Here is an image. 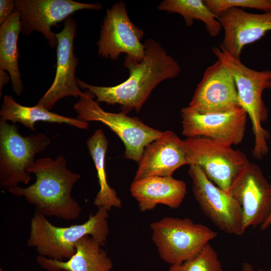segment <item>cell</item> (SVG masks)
<instances>
[{
	"label": "cell",
	"mask_w": 271,
	"mask_h": 271,
	"mask_svg": "<svg viewBox=\"0 0 271 271\" xmlns=\"http://www.w3.org/2000/svg\"><path fill=\"white\" fill-rule=\"evenodd\" d=\"M144 45L142 61L125 57L124 65L129 72L125 81L113 86H98L77 78L78 86L92 93L99 103L119 104L124 114L133 109L140 112L153 89L162 81L177 77L181 70L179 63L156 40L149 39Z\"/></svg>",
	"instance_id": "1"
},
{
	"label": "cell",
	"mask_w": 271,
	"mask_h": 271,
	"mask_svg": "<svg viewBox=\"0 0 271 271\" xmlns=\"http://www.w3.org/2000/svg\"><path fill=\"white\" fill-rule=\"evenodd\" d=\"M27 172L35 175V182L26 187L18 186L9 190V192L24 197L35 206L36 211L46 217L67 221L79 217L82 208L71 193L81 176L68 168L63 156L54 160L49 157L37 159Z\"/></svg>",
	"instance_id": "2"
},
{
	"label": "cell",
	"mask_w": 271,
	"mask_h": 271,
	"mask_svg": "<svg viewBox=\"0 0 271 271\" xmlns=\"http://www.w3.org/2000/svg\"><path fill=\"white\" fill-rule=\"evenodd\" d=\"M108 211L98 208L83 223L60 227L35 210L30 220L27 245L35 247L39 255L57 260L70 258L75 252L76 243L87 235L104 247L109 232Z\"/></svg>",
	"instance_id": "3"
},
{
	"label": "cell",
	"mask_w": 271,
	"mask_h": 271,
	"mask_svg": "<svg viewBox=\"0 0 271 271\" xmlns=\"http://www.w3.org/2000/svg\"><path fill=\"white\" fill-rule=\"evenodd\" d=\"M212 52L233 76L241 106L251 122L254 136L252 155L255 159L260 160L268 151L267 141L269 133L261 125L267 119L268 110L262 95L264 90L271 89V70L250 69L220 45L213 47Z\"/></svg>",
	"instance_id": "4"
},
{
	"label": "cell",
	"mask_w": 271,
	"mask_h": 271,
	"mask_svg": "<svg viewBox=\"0 0 271 271\" xmlns=\"http://www.w3.org/2000/svg\"><path fill=\"white\" fill-rule=\"evenodd\" d=\"M51 144L45 133L23 136L16 124L0 120V188L8 191L22 183L28 184L32 178L27 169L36 161L38 154Z\"/></svg>",
	"instance_id": "5"
},
{
	"label": "cell",
	"mask_w": 271,
	"mask_h": 271,
	"mask_svg": "<svg viewBox=\"0 0 271 271\" xmlns=\"http://www.w3.org/2000/svg\"><path fill=\"white\" fill-rule=\"evenodd\" d=\"M150 227L160 258L170 265L192 258L217 236L209 227L189 218L166 217L152 222Z\"/></svg>",
	"instance_id": "6"
},
{
	"label": "cell",
	"mask_w": 271,
	"mask_h": 271,
	"mask_svg": "<svg viewBox=\"0 0 271 271\" xmlns=\"http://www.w3.org/2000/svg\"><path fill=\"white\" fill-rule=\"evenodd\" d=\"M94 98L89 91L83 92L74 105L77 118L87 122L99 121L108 126L124 143V158L138 163L145 147L160 137L163 131L150 127L138 118L128 116L122 112L106 111Z\"/></svg>",
	"instance_id": "7"
},
{
	"label": "cell",
	"mask_w": 271,
	"mask_h": 271,
	"mask_svg": "<svg viewBox=\"0 0 271 271\" xmlns=\"http://www.w3.org/2000/svg\"><path fill=\"white\" fill-rule=\"evenodd\" d=\"M191 165L199 167L215 185L228 192L234 179L249 162L241 151L204 137L183 140Z\"/></svg>",
	"instance_id": "8"
},
{
	"label": "cell",
	"mask_w": 271,
	"mask_h": 271,
	"mask_svg": "<svg viewBox=\"0 0 271 271\" xmlns=\"http://www.w3.org/2000/svg\"><path fill=\"white\" fill-rule=\"evenodd\" d=\"M188 174L194 196L206 217L225 233L243 234L242 210L238 202L211 182L198 166L190 165Z\"/></svg>",
	"instance_id": "9"
},
{
	"label": "cell",
	"mask_w": 271,
	"mask_h": 271,
	"mask_svg": "<svg viewBox=\"0 0 271 271\" xmlns=\"http://www.w3.org/2000/svg\"><path fill=\"white\" fill-rule=\"evenodd\" d=\"M144 31L130 20L124 2H116L106 10L97 43L98 55L117 59L121 53L138 61L145 55V46L141 43Z\"/></svg>",
	"instance_id": "10"
},
{
	"label": "cell",
	"mask_w": 271,
	"mask_h": 271,
	"mask_svg": "<svg viewBox=\"0 0 271 271\" xmlns=\"http://www.w3.org/2000/svg\"><path fill=\"white\" fill-rule=\"evenodd\" d=\"M247 114L242 107L232 110L200 113L188 106L182 108V133L187 138L204 137L232 146L240 144Z\"/></svg>",
	"instance_id": "11"
},
{
	"label": "cell",
	"mask_w": 271,
	"mask_h": 271,
	"mask_svg": "<svg viewBox=\"0 0 271 271\" xmlns=\"http://www.w3.org/2000/svg\"><path fill=\"white\" fill-rule=\"evenodd\" d=\"M16 9L20 14L22 33H42L52 48L57 46L52 27L65 21L75 12L81 10H100V3L85 4L72 0H15Z\"/></svg>",
	"instance_id": "12"
},
{
	"label": "cell",
	"mask_w": 271,
	"mask_h": 271,
	"mask_svg": "<svg viewBox=\"0 0 271 271\" xmlns=\"http://www.w3.org/2000/svg\"><path fill=\"white\" fill-rule=\"evenodd\" d=\"M229 193L242 210L243 229L263 224L271 213V184L261 168L249 162L233 181Z\"/></svg>",
	"instance_id": "13"
},
{
	"label": "cell",
	"mask_w": 271,
	"mask_h": 271,
	"mask_svg": "<svg viewBox=\"0 0 271 271\" xmlns=\"http://www.w3.org/2000/svg\"><path fill=\"white\" fill-rule=\"evenodd\" d=\"M76 23L71 16L64 21L62 30L55 33L57 40V66L54 81L38 104L50 110L61 99L68 96L80 97V90L75 76L79 60L74 51Z\"/></svg>",
	"instance_id": "14"
},
{
	"label": "cell",
	"mask_w": 271,
	"mask_h": 271,
	"mask_svg": "<svg viewBox=\"0 0 271 271\" xmlns=\"http://www.w3.org/2000/svg\"><path fill=\"white\" fill-rule=\"evenodd\" d=\"M188 106L200 113L242 107L233 76L219 60L206 69Z\"/></svg>",
	"instance_id": "15"
},
{
	"label": "cell",
	"mask_w": 271,
	"mask_h": 271,
	"mask_svg": "<svg viewBox=\"0 0 271 271\" xmlns=\"http://www.w3.org/2000/svg\"><path fill=\"white\" fill-rule=\"evenodd\" d=\"M217 20L224 30L220 46L238 60H240L245 46L258 41L271 31V12L253 14L231 8L219 16Z\"/></svg>",
	"instance_id": "16"
},
{
	"label": "cell",
	"mask_w": 271,
	"mask_h": 271,
	"mask_svg": "<svg viewBox=\"0 0 271 271\" xmlns=\"http://www.w3.org/2000/svg\"><path fill=\"white\" fill-rule=\"evenodd\" d=\"M133 181L152 176H172L181 166L191 165L183 140L172 130L147 145L138 163Z\"/></svg>",
	"instance_id": "17"
},
{
	"label": "cell",
	"mask_w": 271,
	"mask_h": 271,
	"mask_svg": "<svg viewBox=\"0 0 271 271\" xmlns=\"http://www.w3.org/2000/svg\"><path fill=\"white\" fill-rule=\"evenodd\" d=\"M141 212L154 209L158 204L172 209L180 207L187 194L185 182L172 176H152L133 181L130 187Z\"/></svg>",
	"instance_id": "18"
},
{
	"label": "cell",
	"mask_w": 271,
	"mask_h": 271,
	"mask_svg": "<svg viewBox=\"0 0 271 271\" xmlns=\"http://www.w3.org/2000/svg\"><path fill=\"white\" fill-rule=\"evenodd\" d=\"M97 241L87 235L76 244L74 254L66 260H57L41 255L38 264L48 271H112V261Z\"/></svg>",
	"instance_id": "19"
},
{
	"label": "cell",
	"mask_w": 271,
	"mask_h": 271,
	"mask_svg": "<svg viewBox=\"0 0 271 271\" xmlns=\"http://www.w3.org/2000/svg\"><path fill=\"white\" fill-rule=\"evenodd\" d=\"M0 116V120L11 121L13 124L20 123L34 131L35 124L38 121L64 123L81 129H87L89 127L87 122L51 112L38 103L32 107L21 105L9 95L4 97Z\"/></svg>",
	"instance_id": "20"
},
{
	"label": "cell",
	"mask_w": 271,
	"mask_h": 271,
	"mask_svg": "<svg viewBox=\"0 0 271 271\" xmlns=\"http://www.w3.org/2000/svg\"><path fill=\"white\" fill-rule=\"evenodd\" d=\"M21 31L20 14L16 9L0 27V69L9 73L13 90L18 96L24 90L18 63V40Z\"/></svg>",
	"instance_id": "21"
},
{
	"label": "cell",
	"mask_w": 271,
	"mask_h": 271,
	"mask_svg": "<svg viewBox=\"0 0 271 271\" xmlns=\"http://www.w3.org/2000/svg\"><path fill=\"white\" fill-rule=\"evenodd\" d=\"M90 155L94 162L96 171L99 189L93 201L98 208L110 211L112 208H120L122 203L116 191L108 184L105 167V159L108 142L103 132L99 128L86 141Z\"/></svg>",
	"instance_id": "22"
},
{
	"label": "cell",
	"mask_w": 271,
	"mask_h": 271,
	"mask_svg": "<svg viewBox=\"0 0 271 271\" xmlns=\"http://www.w3.org/2000/svg\"><path fill=\"white\" fill-rule=\"evenodd\" d=\"M158 8L160 11L181 15L188 27L192 26L194 20L202 21L209 34L213 37L218 35L222 29L217 17L202 0H164Z\"/></svg>",
	"instance_id": "23"
},
{
	"label": "cell",
	"mask_w": 271,
	"mask_h": 271,
	"mask_svg": "<svg viewBox=\"0 0 271 271\" xmlns=\"http://www.w3.org/2000/svg\"><path fill=\"white\" fill-rule=\"evenodd\" d=\"M169 271H223L217 252L208 243L194 257L170 265Z\"/></svg>",
	"instance_id": "24"
},
{
	"label": "cell",
	"mask_w": 271,
	"mask_h": 271,
	"mask_svg": "<svg viewBox=\"0 0 271 271\" xmlns=\"http://www.w3.org/2000/svg\"><path fill=\"white\" fill-rule=\"evenodd\" d=\"M210 11L218 17L231 8L255 9L271 12V0H204Z\"/></svg>",
	"instance_id": "25"
},
{
	"label": "cell",
	"mask_w": 271,
	"mask_h": 271,
	"mask_svg": "<svg viewBox=\"0 0 271 271\" xmlns=\"http://www.w3.org/2000/svg\"><path fill=\"white\" fill-rule=\"evenodd\" d=\"M16 9L15 1L1 0L0 1V25L13 14Z\"/></svg>",
	"instance_id": "26"
},
{
	"label": "cell",
	"mask_w": 271,
	"mask_h": 271,
	"mask_svg": "<svg viewBox=\"0 0 271 271\" xmlns=\"http://www.w3.org/2000/svg\"><path fill=\"white\" fill-rule=\"evenodd\" d=\"M11 80L10 76L7 73L6 71L0 69V96L2 95V90L3 87Z\"/></svg>",
	"instance_id": "27"
},
{
	"label": "cell",
	"mask_w": 271,
	"mask_h": 271,
	"mask_svg": "<svg viewBox=\"0 0 271 271\" xmlns=\"http://www.w3.org/2000/svg\"><path fill=\"white\" fill-rule=\"evenodd\" d=\"M242 271H255L254 270L252 265L247 262H244L242 263ZM256 271H265L263 269H259Z\"/></svg>",
	"instance_id": "28"
},
{
	"label": "cell",
	"mask_w": 271,
	"mask_h": 271,
	"mask_svg": "<svg viewBox=\"0 0 271 271\" xmlns=\"http://www.w3.org/2000/svg\"><path fill=\"white\" fill-rule=\"evenodd\" d=\"M271 225V213L265 222L261 225L260 229L265 230Z\"/></svg>",
	"instance_id": "29"
},
{
	"label": "cell",
	"mask_w": 271,
	"mask_h": 271,
	"mask_svg": "<svg viewBox=\"0 0 271 271\" xmlns=\"http://www.w3.org/2000/svg\"><path fill=\"white\" fill-rule=\"evenodd\" d=\"M0 271H5V270H4L2 268H0Z\"/></svg>",
	"instance_id": "30"
},
{
	"label": "cell",
	"mask_w": 271,
	"mask_h": 271,
	"mask_svg": "<svg viewBox=\"0 0 271 271\" xmlns=\"http://www.w3.org/2000/svg\"><path fill=\"white\" fill-rule=\"evenodd\" d=\"M58 271H67V270H58Z\"/></svg>",
	"instance_id": "31"
}]
</instances>
